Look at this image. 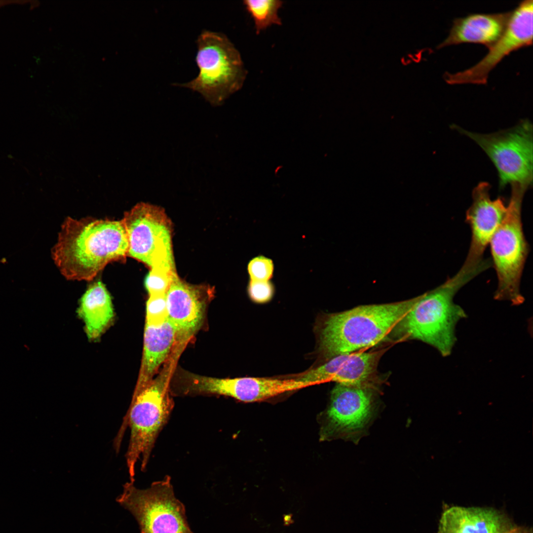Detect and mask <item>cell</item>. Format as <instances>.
Returning <instances> with one entry per match:
<instances>
[{
    "instance_id": "obj_7",
    "label": "cell",
    "mask_w": 533,
    "mask_h": 533,
    "mask_svg": "<svg viewBox=\"0 0 533 533\" xmlns=\"http://www.w3.org/2000/svg\"><path fill=\"white\" fill-rule=\"evenodd\" d=\"M117 501L135 517L141 533H193L169 476L145 489L127 482Z\"/></svg>"
},
{
    "instance_id": "obj_2",
    "label": "cell",
    "mask_w": 533,
    "mask_h": 533,
    "mask_svg": "<svg viewBox=\"0 0 533 533\" xmlns=\"http://www.w3.org/2000/svg\"><path fill=\"white\" fill-rule=\"evenodd\" d=\"M417 297L360 305L325 315L317 328L319 351L328 358L355 352L382 341L411 309Z\"/></svg>"
},
{
    "instance_id": "obj_24",
    "label": "cell",
    "mask_w": 533,
    "mask_h": 533,
    "mask_svg": "<svg viewBox=\"0 0 533 533\" xmlns=\"http://www.w3.org/2000/svg\"><path fill=\"white\" fill-rule=\"evenodd\" d=\"M292 514H287L283 515V520L284 522V525L285 526H288L294 523V521L293 519Z\"/></svg>"
},
{
    "instance_id": "obj_5",
    "label": "cell",
    "mask_w": 533,
    "mask_h": 533,
    "mask_svg": "<svg viewBox=\"0 0 533 533\" xmlns=\"http://www.w3.org/2000/svg\"><path fill=\"white\" fill-rule=\"evenodd\" d=\"M197 45V76L188 82L173 85L196 91L212 105H220L242 87L246 78L247 71L240 54L221 33L202 31Z\"/></svg>"
},
{
    "instance_id": "obj_19",
    "label": "cell",
    "mask_w": 533,
    "mask_h": 533,
    "mask_svg": "<svg viewBox=\"0 0 533 533\" xmlns=\"http://www.w3.org/2000/svg\"><path fill=\"white\" fill-rule=\"evenodd\" d=\"M283 2L278 0H247L243 1L246 10L252 17L257 34L273 25H281L278 12Z\"/></svg>"
},
{
    "instance_id": "obj_23",
    "label": "cell",
    "mask_w": 533,
    "mask_h": 533,
    "mask_svg": "<svg viewBox=\"0 0 533 533\" xmlns=\"http://www.w3.org/2000/svg\"><path fill=\"white\" fill-rule=\"evenodd\" d=\"M250 300L257 304H265L271 300L274 293L273 285L269 281L250 280L247 288Z\"/></svg>"
},
{
    "instance_id": "obj_4",
    "label": "cell",
    "mask_w": 533,
    "mask_h": 533,
    "mask_svg": "<svg viewBox=\"0 0 533 533\" xmlns=\"http://www.w3.org/2000/svg\"><path fill=\"white\" fill-rule=\"evenodd\" d=\"M169 372L165 369L145 388L133 394L115 437L114 447L118 452L125 429L129 427L130 436L125 458L131 481H135V466L140 458L141 470H146L157 437L174 408L168 391Z\"/></svg>"
},
{
    "instance_id": "obj_6",
    "label": "cell",
    "mask_w": 533,
    "mask_h": 533,
    "mask_svg": "<svg viewBox=\"0 0 533 533\" xmlns=\"http://www.w3.org/2000/svg\"><path fill=\"white\" fill-rule=\"evenodd\" d=\"M511 185V197L505 214L489 244L497 278L494 298L517 305L524 301L520 285L529 252L521 216L523 199L528 188L517 184Z\"/></svg>"
},
{
    "instance_id": "obj_21",
    "label": "cell",
    "mask_w": 533,
    "mask_h": 533,
    "mask_svg": "<svg viewBox=\"0 0 533 533\" xmlns=\"http://www.w3.org/2000/svg\"><path fill=\"white\" fill-rule=\"evenodd\" d=\"M168 320L166 293L150 295L146 305V324L158 326Z\"/></svg>"
},
{
    "instance_id": "obj_20",
    "label": "cell",
    "mask_w": 533,
    "mask_h": 533,
    "mask_svg": "<svg viewBox=\"0 0 533 533\" xmlns=\"http://www.w3.org/2000/svg\"><path fill=\"white\" fill-rule=\"evenodd\" d=\"M176 275L175 270L151 268L145 280V285L149 295L166 293Z\"/></svg>"
},
{
    "instance_id": "obj_3",
    "label": "cell",
    "mask_w": 533,
    "mask_h": 533,
    "mask_svg": "<svg viewBox=\"0 0 533 533\" xmlns=\"http://www.w3.org/2000/svg\"><path fill=\"white\" fill-rule=\"evenodd\" d=\"M486 270L484 265L463 264L458 272L432 290L417 297L409 312L398 323L406 336L435 348L444 357L450 355L456 343V327L466 317L454 302L457 293Z\"/></svg>"
},
{
    "instance_id": "obj_22",
    "label": "cell",
    "mask_w": 533,
    "mask_h": 533,
    "mask_svg": "<svg viewBox=\"0 0 533 533\" xmlns=\"http://www.w3.org/2000/svg\"><path fill=\"white\" fill-rule=\"evenodd\" d=\"M248 271L251 280L269 281L273 274V263L268 258L258 256L250 261Z\"/></svg>"
},
{
    "instance_id": "obj_10",
    "label": "cell",
    "mask_w": 533,
    "mask_h": 533,
    "mask_svg": "<svg viewBox=\"0 0 533 533\" xmlns=\"http://www.w3.org/2000/svg\"><path fill=\"white\" fill-rule=\"evenodd\" d=\"M378 409L372 387L337 383L323 414L321 439L358 442L366 434Z\"/></svg>"
},
{
    "instance_id": "obj_11",
    "label": "cell",
    "mask_w": 533,
    "mask_h": 533,
    "mask_svg": "<svg viewBox=\"0 0 533 533\" xmlns=\"http://www.w3.org/2000/svg\"><path fill=\"white\" fill-rule=\"evenodd\" d=\"M533 0H525L511 11L507 25L487 54L473 66L454 74L446 72L443 78L450 84H486L490 71L506 55L533 43Z\"/></svg>"
},
{
    "instance_id": "obj_25",
    "label": "cell",
    "mask_w": 533,
    "mask_h": 533,
    "mask_svg": "<svg viewBox=\"0 0 533 533\" xmlns=\"http://www.w3.org/2000/svg\"><path fill=\"white\" fill-rule=\"evenodd\" d=\"M8 1H0V6L3 5L5 4H7Z\"/></svg>"
},
{
    "instance_id": "obj_8",
    "label": "cell",
    "mask_w": 533,
    "mask_h": 533,
    "mask_svg": "<svg viewBox=\"0 0 533 533\" xmlns=\"http://www.w3.org/2000/svg\"><path fill=\"white\" fill-rule=\"evenodd\" d=\"M474 140L486 153L498 174L499 187L518 184L529 188L533 182V126L522 120L510 129L484 134L451 126Z\"/></svg>"
},
{
    "instance_id": "obj_14",
    "label": "cell",
    "mask_w": 533,
    "mask_h": 533,
    "mask_svg": "<svg viewBox=\"0 0 533 533\" xmlns=\"http://www.w3.org/2000/svg\"><path fill=\"white\" fill-rule=\"evenodd\" d=\"M438 533H532V530L493 508L451 506L442 512Z\"/></svg>"
},
{
    "instance_id": "obj_1",
    "label": "cell",
    "mask_w": 533,
    "mask_h": 533,
    "mask_svg": "<svg viewBox=\"0 0 533 533\" xmlns=\"http://www.w3.org/2000/svg\"><path fill=\"white\" fill-rule=\"evenodd\" d=\"M128 250L127 234L121 220L67 217L52 255L66 279L89 281L108 264L125 261Z\"/></svg>"
},
{
    "instance_id": "obj_18",
    "label": "cell",
    "mask_w": 533,
    "mask_h": 533,
    "mask_svg": "<svg viewBox=\"0 0 533 533\" xmlns=\"http://www.w3.org/2000/svg\"><path fill=\"white\" fill-rule=\"evenodd\" d=\"M78 312L88 337L97 338L114 316L111 298L104 284L98 281L88 288L80 300Z\"/></svg>"
},
{
    "instance_id": "obj_12",
    "label": "cell",
    "mask_w": 533,
    "mask_h": 533,
    "mask_svg": "<svg viewBox=\"0 0 533 533\" xmlns=\"http://www.w3.org/2000/svg\"><path fill=\"white\" fill-rule=\"evenodd\" d=\"M491 186L481 182L472 192L473 202L466 213V221L471 231V239L464 262L478 264L505 214L506 206L501 198H491Z\"/></svg>"
},
{
    "instance_id": "obj_15",
    "label": "cell",
    "mask_w": 533,
    "mask_h": 533,
    "mask_svg": "<svg viewBox=\"0 0 533 533\" xmlns=\"http://www.w3.org/2000/svg\"><path fill=\"white\" fill-rule=\"evenodd\" d=\"M203 289L186 283L177 275L166 293L168 320L175 327L177 338L190 337L200 327L204 317L206 295Z\"/></svg>"
},
{
    "instance_id": "obj_16",
    "label": "cell",
    "mask_w": 533,
    "mask_h": 533,
    "mask_svg": "<svg viewBox=\"0 0 533 533\" xmlns=\"http://www.w3.org/2000/svg\"><path fill=\"white\" fill-rule=\"evenodd\" d=\"M511 11L494 13H473L457 18L447 37L438 48L464 42L483 44L490 47L505 30Z\"/></svg>"
},
{
    "instance_id": "obj_17",
    "label": "cell",
    "mask_w": 533,
    "mask_h": 533,
    "mask_svg": "<svg viewBox=\"0 0 533 533\" xmlns=\"http://www.w3.org/2000/svg\"><path fill=\"white\" fill-rule=\"evenodd\" d=\"M177 338L176 330L169 320L158 326L146 324L142 364L133 394L141 391L152 380Z\"/></svg>"
},
{
    "instance_id": "obj_9",
    "label": "cell",
    "mask_w": 533,
    "mask_h": 533,
    "mask_svg": "<svg viewBox=\"0 0 533 533\" xmlns=\"http://www.w3.org/2000/svg\"><path fill=\"white\" fill-rule=\"evenodd\" d=\"M127 234V256L149 266L175 270L170 221L161 208L140 203L121 220Z\"/></svg>"
},
{
    "instance_id": "obj_13",
    "label": "cell",
    "mask_w": 533,
    "mask_h": 533,
    "mask_svg": "<svg viewBox=\"0 0 533 533\" xmlns=\"http://www.w3.org/2000/svg\"><path fill=\"white\" fill-rule=\"evenodd\" d=\"M310 386L309 383L296 378L262 377L219 379L206 377L201 384L205 394L228 396L246 403L264 401Z\"/></svg>"
}]
</instances>
